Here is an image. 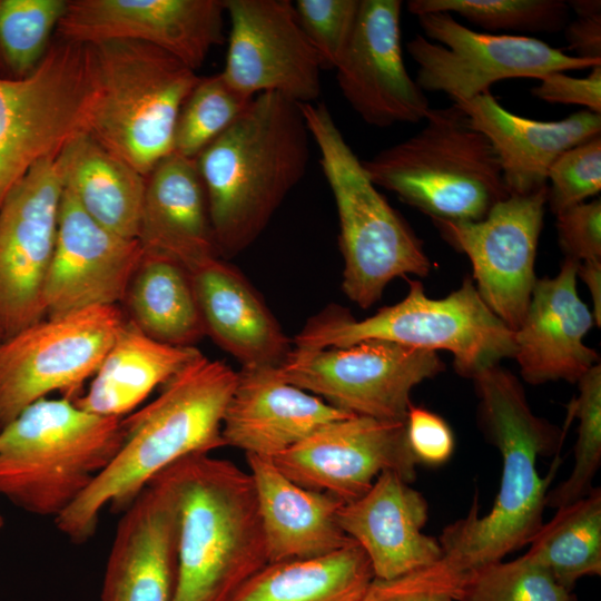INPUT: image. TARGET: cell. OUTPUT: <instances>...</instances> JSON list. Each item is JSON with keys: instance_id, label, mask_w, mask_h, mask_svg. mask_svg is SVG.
Instances as JSON below:
<instances>
[{"instance_id": "1", "label": "cell", "mask_w": 601, "mask_h": 601, "mask_svg": "<svg viewBox=\"0 0 601 601\" xmlns=\"http://www.w3.org/2000/svg\"><path fill=\"white\" fill-rule=\"evenodd\" d=\"M473 382L480 427L502 456L499 492L489 513L480 516L474 499L465 518L444 528L437 539L442 548L437 562L396 578L403 585L451 597L467 574L504 560L529 544L541 528L561 459L555 455L545 476L539 474L536 460L558 452L565 435L532 412L523 385L509 370L491 366Z\"/></svg>"}, {"instance_id": "2", "label": "cell", "mask_w": 601, "mask_h": 601, "mask_svg": "<svg viewBox=\"0 0 601 601\" xmlns=\"http://www.w3.org/2000/svg\"><path fill=\"white\" fill-rule=\"evenodd\" d=\"M237 372L199 355L146 406L122 417L124 441L107 467L53 522L71 542L96 532L107 506L126 510L147 484L179 460L225 446L223 418Z\"/></svg>"}, {"instance_id": "3", "label": "cell", "mask_w": 601, "mask_h": 601, "mask_svg": "<svg viewBox=\"0 0 601 601\" xmlns=\"http://www.w3.org/2000/svg\"><path fill=\"white\" fill-rule=\"evenodd\" d=\"M309 139L299 104L263 92L195 158L219 255H238L263 233L305 175Z\"/></svg>"}, {"instance_id": "4", "label": "cell", "mask_w": 601, "mask_h": 601, "mask_svg": "<svg viewBox=\"0 0 601 601\" xmlns=\"http://www.w3.org/2000/svg\"><path fill=\"white\" fill-rule=\"evenodd\" d=\"M157 475L178 514L173 601H231L268 563L252 475L209 453L186 456Z\"/></svg>"}, {"instance_id": "5", "label": "cell", "mask_w": 601, "mask_h": 601, "mask_svg": "<svg viewBox=\"0 0 601 601\" xmlns=\"http://www.w3.org/2000/svg\"><path fill=\"white\" fill-rule=\"evenodd\" d=\"M124 441L122 417L70 398H41L0 428V496L53 520L107 467Z\"/></svg>"}, {"instance_id": "6", "label": "cell", "mask_w": 601, "mask_h": 601, "mask_svg": "<svg viewBox=\"0 0 601 601\" xmlns=\"http://www.w3.org/2000/svg\"><path fill=\"white\" fill-rule=\"evenodd\" d=\"M423 128L362 161L376 187L431 219L474 221L508 198L500 159L460 105L430 108Z\"/></svg>"}, {"instance_id": "7", "label": "cell", "mask_w": 601, "mask_h": 601, "mask_svg": "<svg viewBox=\"0 0 601 601\" xmlns=\"http://www.w3.org/2000/svg\"><path fill=\"white\" fill-rule=\"evenodd\" d=\"M370 339L447 351L456 373L470 380L514 356V332L486 306L469 277L442 298L428 297L418 280H408L401 302L362 321L329 306L311 317L293 343L296 349L316 351Z\"/></svg>"}, {"instance_id": "8", "label": "cell", "mask_w": 601, "mask_h": 601, "mask_svg": "<svg viewBox=\"0 0 601 601\" xmlns=\"http://www.w3.org/2000/svg\"><path fill=\"white\" fill-rule=\"evenodd\" d=\"M86 46L96 86L87 132L147 177L174 152L179 111L200 77L145 42L117 39Z\"/></svg>"}, {"instance_id": "9", "label": "cell", "mask_w": 601, "mask_h": 601, "mask_svg": "<svg viewBox=\"0 0 601 601\" xmlns=\"http://www.w3.org/2000/svg\"><path fill=\"white\" fill-rule=\"evenodd\" d=\"M299 107L337 208L343 292L368 308L394 278L426 276L430 259L422 240L377 190L327 107L313 102Z\"/></svg>"}, {"instance_id": "10", "label": "cell", "mask_w": 601, "mask_h": 601, "mask_svg": "<svg viewBox=\"0 0 601 601\" xmlns=\"http://www.w3.org/2000/svg\"><path fill=\"white\" fill-rule=\"evenodd\" d=\"M96 87L87 46L57 37L26 77H0V209L31 168L87 132Z\"/></svg>"}, {"instance_id": "11", "label": "cell", "mask_w": 601, "mask_h": 601, "mask_svg": "<svg viewBox=\"0 0 601 601\" xmlns=\"http://www.w3.org/2000/svg\"><path fill=\"white\" fill-rule=\"evenodd\" d=\"M118 305L47 316L0 341V428L61 392L75 400L126 324Z\"/></svg>"}, {"instance_id": "12", "label": "cell", "mask_w": 601, "mask_h": 601, "mask_svg": "<svg viewBox=\"0 0 601 601\" xmlns=\"http://www.w3.org/2000/svg\"><path fill=\"white\" fill-rule=\"evenodd\" d=\"M417 19L425 37L415 35L406 43L418 67L415 81L423 91L443 92L455 104L490 92L500 80H539L550 72L601 65V60L569 56L530 36L474 31L447 12Z\"/></svg>"}, {"instance_id": "13", "label": "cell", "mask_w": 601, "mask_h": 601, "mask_svg": "<svg viewBox=\"0 0 601 601\" xmlns=\"http://www.w3.org/2000/svg\"><path fill=\"white\" fill-rule=\"evenodd\" d=\"M444 370L434 351L370 339L316 351L292 348L277 374L348 414L405 422L412 390Z\"/></svg>"}, {"instance_id": "14", "label": "cell", "mask_w": 601, "mask_h": 601, "mask_svg": "<svg viewBox=\"0 0 601 601\" xmlns=\"http://www.w3.org/2000/svg\"><path fill=\"white\" fill-rule=\"evenodd\" d=\"M546 186L529 195H510L480 220L432 219L441 236L469 257L480 297L513 332L525 315L536 282Z\"/></svg>"}, {"instance_id": "15", "label": "cell", "mask_w": 601, "mask_h": 601, "mask_svg": "<svg viewBox=\"0 0 601 601\" xmlns=\"http://www.w3.org/2000/svg\"><path fill=\"white\" fill-rule=\"evenodd\" d=\"M59 155L35 165L0 209V341L47 316L43 286L63 193Z\"/></svg>"}, {"instance_id": "16", "label": "cell", "mask_w": 601, "mask_h": 601, "mask_svg": "<svg viewBox=\"0 0 601 601\" xmlns=\"http://www.w3.org/2000/svg\"><path fill=\"white\" fill-rule=\"evenodd\" d=\"M230 21L225 80L248 97L276 92L312 104L322 92L321 58L288 0H225Z\"/></svg>"}, {"instance_id": "17", "label": "cell", "mask_w": 601, "mask_h": 601, "mask_svg": "<svg viewBox=\"0 0 601 601\" xmlns=\"http://www.w3.org/2000/svg\"><path fill=\"white\" fill-rule=\"evenodd\" d=\"M272 461L296 484L326 492L343 503L362 496L385 471L413 482L418 464L405 422L359 415L324 425Z\"/></svg>"}, {"instance_id": "18", "label": "cell", "mask_w": 601, "mask_h": 601, "mask_svg": "<svg viewBox=\"0 0 601 601\" xmlns=\"http://www.w3.org/2000/svg\"><path fill=\"white\" fill-rule=\"evenodd\" d=\"M225 14V0H68L56 32L83 45L145 42L196 71L224 42Z\"/></svg>"}, {"instance_id": "19", "label": "cell", "mask_w": 601, "mask_h": 601, "mask_svg": "<svg viewBox=\"0 0 601 601\" xmlns=\"http://www.w3.org/2000/svg\"><path fill=\"white\" fill-rule=\"evenodd\" d=\"M402 1L359 0L346 50L336 66L342 95L368 125L417 124L430 104L408 75L402 53Z\"/></svg>"}, {"instance_id": "20", "label": "cell", "mask_w": 601, "mask_h": 601, "mask_svg": "<svg viewBox=\"0 0 601 601\" xmlns=\"http://www.w3.org/2000/svg\"><path fill=\"white\" fill-rule=\"evenodd\" d=\"M142 258L138 239L95 221L63 187L43 286L47 316L124 302Z\"/></svg>"}, {"instance_id": "21", "label": "cell", "mask_w": 601, "mask_h": 601, "mask_svg": "<svg viewBox=\"0 0 601 601\" xmlns=\"http://www.w3.org/2000/svg\"><path fill=\"white\" fill-rule=\"evenodd\" d=\"M177 541V508L156 475L118 522L99 601H173Z\"/></svg>"}, {"instance_id": "22", "label": "cell", "mask_w": 601, "mask_h": 601, "mask_svg": "<svg viewBox=\"0 0 601 601\" xmlns=\"http://www.w3.org/2000/svg\"><path fill=\"white\" fill-rule=\"evenodd\" d=\"M578 266L564 258L555 277L536 279L525 315L514 331L513 357L531 385L578 383L599 363L598 353L583 342L594 319L577 290Z\"/></svg>"}, {"instance_id": "23", "label": "cell", "mask_w": 601, "mask_h": 601, "mask_svg": "<svg viewBox=\"0 0 601 601\" xmlns=\"http://www.w3.org/2000/svg\"><path fill=\"white\" fill-rule=\"evenodd\" d=\"M427 519L425 497L393 471L381 473L362 496L337 511L339 526L364 551L378 580L406 575L441 559L439 540L423 532Z\"/></svg>"}, {"instance_id": "24", "label": "cell", "mask_w": 601, "mask_h": 601, "mask_svg": "<svg viewBox=\"0 0 601 601\" xmlns=\"http://www.w3.org/2000/svg\"><path fill=\"white\" fill-rule=\"evenodd\" d=\"M352 414L277 374V367L242 366L226 407L224 444L273 459L324 425Z\"/></svg>"}, {"instance_id": "25", "label": "cell", "mask_w": 601, "mask_h": 601, "mask_svg": "<svg viewBox=\"0 0 601 601\" xmlns=\"http://www.w3.org/2000/svg\"><path fill=\"white\" fill-rule=\"evenodd\" d=\"M137 239L144 255L175 260L190 274L219 257L196 159L173 152L146 177Z\"/></svg>"}, {"instance_id": "26", "label": "cell", "mask_w": 601, "mask_h": 601, "mask_svg": "<svg viewBox=\"0 0 601 601\" xmlns=\"http://www.w3.org/2000/svg\"><path fill=\"white\" fill-rule=\"evenodd\" d=\"M457 105L494 148L509 195L545 187L548 171L562 152L601 135V115L585 109L540 121L512 114L491 92Z\"/></svg>"}, {"instance_id": "27", "label": "cell", "mask_w": 601, "mask_h": 601, "mask_svg": "<svg viewBox=\"0 0 601 601\" xmlns=\"http://www.w3.org/2000/svg\"><path fill=\"white\" fill-rule=\"evenodd\" d=\"M190 275L206 335L242 366L284 363L290 339L236 267L213 257Z\"/></svg>"}, {"instance_id": "28", "label": "cell", "mask_w": 601, "mask_h": 601, "mask_svg": "<svg viewBox=\"0 0 601 601\" xmlns=\"http://www.w3.org/2000/svg\"><path fill=\"white\" fill-rule=\"evenodd\" d=\"M265 536L268 562L317 558L355 543L339 526L341 500L303 487L272 459L245 454Z\"/></svg>"}, {"instance_id": "29", "label": "cell", "mask_w": 601, "mask_h": 601, "mask_svg": "<svg viewBox=\"0 0 601 601\" xmlns=\"http://www.w3.org/2000/svg\"><path fill=\"white\" fill-rule=\"evenodd\" d=\"M199 355L195 346L158 342L127 321L88 390L73 402L89 413L122 417Z\"/></svg>"}, {"instance_id": "30", "label": "cell", "mask_w": 601, "mask_h": 601, "mask_svg": "<svg viewBox=\"0 0 601 601\" xmlns=\"http://www.w3.org/2000/svg\"><path fill=\"white\" fill-rule=\"evenodd\" d=\"M59 158L63 187L86 214L105 228L137 239L146 177L88 132L72 139Z\"/></svg>"}, {"instance_id": "31", "label": "cell", "mask_w": 601, "mask_h": 601, "mask_svg": "<svg viewBox=\"0 0 601 601\" xmlns=\"http://www.w3.org/2000/svg\"><path fill=\"white\" fill-rule=\"evenodd\" d=\"M374 580L359 545L317 558L268 562L231 601H362Z\"/></svg>"}, {"instance_id": "32", "label": "cell", "mask_w": 601, "mask_h": 601, "mask_svg": "<svg viewBox=\"0 0 601 601\" xmlns=\"http://www.w3.org/2000/svg\"><path fill=\"white\" fill-rule=\"evenodd\" d=\"M125 300L130 322L158 342L194 346L206 335L191 275L175 260L144 255Z\"/></svg>"}, {"instance_id": "33", "label": "cell", "mask_w": 601, "mask_h": 601, "mask_svg": "<svg viewBox=\"0 0 601 601\" xmlns=\"http://www.w3.org/2000/svg\"><path fill=\"white\" fill-rule=\"evenodd\" d=\"M528 554L572 591L584 577L601 574V490L556 509L529 543Z\"/></svg>"}, {"instance_id": "34", "label": "cell", "mask_w": 601, "mask_h": 601, "mask_svg": "<svg viewBox=\"0 0 601 601\" xmlns=\"http://www.w3.org/2000/svg\"><path fill=\"white\" fill-rule=\"evenodd\" d=\"M407 10L418 17L431 12L456 13L487 31L554 33L570 21L563 0H411Z\"/></svg>"}, {"instance_id": "35", "label": "cell", "mask_w": 601, "mask_h": 601, "mask_svg": "<svg viewBox=\"0 0 601 601\" xmlns=\"http://www.w3.org/2000/svg\"><path fill=\"white\" fill-rule=\"evenodd\" d=\"M253 98L234 89L221 72L200 77L179 111L174 152L195 159L235 122Z\"/></svg>"}, {"instance_id": "36", "label": "cell", "mask_w": 601, "mask_h": 601, "mask_svg": "<svg viewBox=\"0 0 601 601\" xmlns=\"http://www.w3.org/2000/svg\"><path fill=\"white\" fill-rule=\"evenodd\" d=\"M452 598L455 601H577L572 591L528 553L474 570L459 583Z\"/></svg>"}, {"instance_id": "37", "label": "cell", "mask_w": 601, "mask_h": 601, "mask_svg": "<svg viewBox=\"0 0 601 601\" xmlns=\"http://www.w3.org/2000/svg\"><path fill=\"white\" fill-rule=\"evenodd\" d=\"M579 395L568 406L565 426L579 420L574 445V465L569 477L546 496V506L559 509L593 489L592 482L601 464V365L592 366L579 381Z\"/></svg>"}, {"instance_id": "38", "label": "cell", "mask_w": 601, "mask_h": 601, "mask_svg": "<svg viewBox=\"0 0 601 601\" xmlns=\"http://www.w3.org/2000/svg\"><path fill=\"white\" fill-rule=\"evenodd\" d=\"M67 6L68 0H0V52L16 77L42 60Z\"/></svg>"}, {"instance_id": "39", "label": "cell", "mask_w": 601, "mask_h": 601, "mask_svg": "<svg viewBox=\"0 0 601 601\" xmlns=\"http://www.w3.org/2000/svg\"><path fill=\"white\" fill-rule=\"evenodd\" d=\"M546 204L558 215L601 190V135L562 152L548 171Z\"/></svg>"}, {"instance_id": "40", "label": "cell", "mask_w": 601, "mask_h": 601, "mask_svg": "<svg viewBox=\"0 0 601 601\" xmlns=\"http://www.w3.org/2000/svg\"><path fill=\"white\" fill-rule=\"evenodd\" d=\"M294 9L323 68L335 69L356 24L359 0H297Z\"/></svg>"}, {"instance_id": "41", "label": "cell", "mask_w": 601, "mask_h": 601, "mask_svg": "<svg viewBox=\"0 0 601 601\" xmlns=\"http://www.w3.org/2000/svg\"><path fill=\"white\" fill-rule=\"evenodd\" d=\"M556 216V230L564 258L578 263L601 260V200L584 201Z\"/></svg>"}, {"instance_id": "42", "label": "cell", "mask_w": 601, "mask_h": 601, "mask_svg": "<svg viewBox=\"0 0 601 601\" xmlns=\"http://www.w3.org/2000/svg\"><path fill=\"white\" fill-rule=\"evenodd\" d=\"M405 427L410 449L417 463L437 466L450 460L454 452L455 440L443 417L412 403L407 411Z\"/></svg>"}, {"instance_id": "43", "label": "cell", "mask_w": 601, "mask_h": 601, "mask_svg": "<svg viewBox=\"0 0 601 601\" xmlns=\"http://www.w3.org/2000/svg\"><path fill=\"white\" fill-rule=\"evenodd\" d=\"M531 93L551 104L578 105L601 115V65L592 67L583 78L550 72L539 79Z\"/></svg>"}, {"instance_id": "44", "label": "cell", "mask_w": 601, "mask_h": 601, "mask_svg": "<svg viewBox=\"0 0 601 601\" xmlns=\"http://www.w3.org/2000/svg\"><path fill=\"white\" fill-rule=\"evenodd\" d=\"M568 49L577 57L601 60V14L577 17L564 29Z\"/></svg>"}, {"instance_id": "45", "label": "cell", "mask_w": 601, "mask_h": 601, "mask_svg": "<svg viewBox=\"0 0 601 601\" xmlns=\"http://www.w3.org/2000/svg\"><path fill=\"white\" fill-rule=\"evenodd\" d=\"M362 601H455L442 592L414 589L392 580L374 579Z\"/></svg>"}, {"instance_id": "46", "label": "cell", "mask_w": 601, "mask_h": 601, "mask_svg": "<svg viewBox=\"0 0 601 601\" xmlns=\"http://www.w3.org/2000/svg\"><path fill=\"white\" fill-rule=\"evenodd\" d=\"M578 277L585 284L591 295L594 324L601 326V260L579 263Z\"/></svg>"}, {"instance_id": "47", "label": "cell", "mask_w": 601, "mask_h": 601, "mask_svg": "<svg viewBox=\"0 0 601 601\" xmlns=\"http://www.w3.org/2000/svg\"><path fill=\"white\" fill-rule=\"evenodd\" d=\"M566 2L577 17L601 14L600 0H570Z\"/></svg>"}, {"instance_id": "48", "label": "cell", "mask_w": 601, "mask_h": 601, "mask_svg": "<svg viewBox=\"0 0 601 601\" xmlns=\"http://www.w3.org/2000/svg\"><path fill=\"white\" fill-rule=\"evenodd\" d=\"M4 525V520L0 516V529Z\"/></svg>"}, {"instance_id": "49", "label": "cell", "mask_w": 601, "mask_h": 601, "mask_svg": "<svg viewBox=\"0 0 601 601\" xmlns=\"http://www.w3.org/2000/svg\"><path fill=\"white\" fill-rule=\"evenodd\" d=\"M2 62V56H1V52H0V63Z\"/></svg>"}]
</instances>
